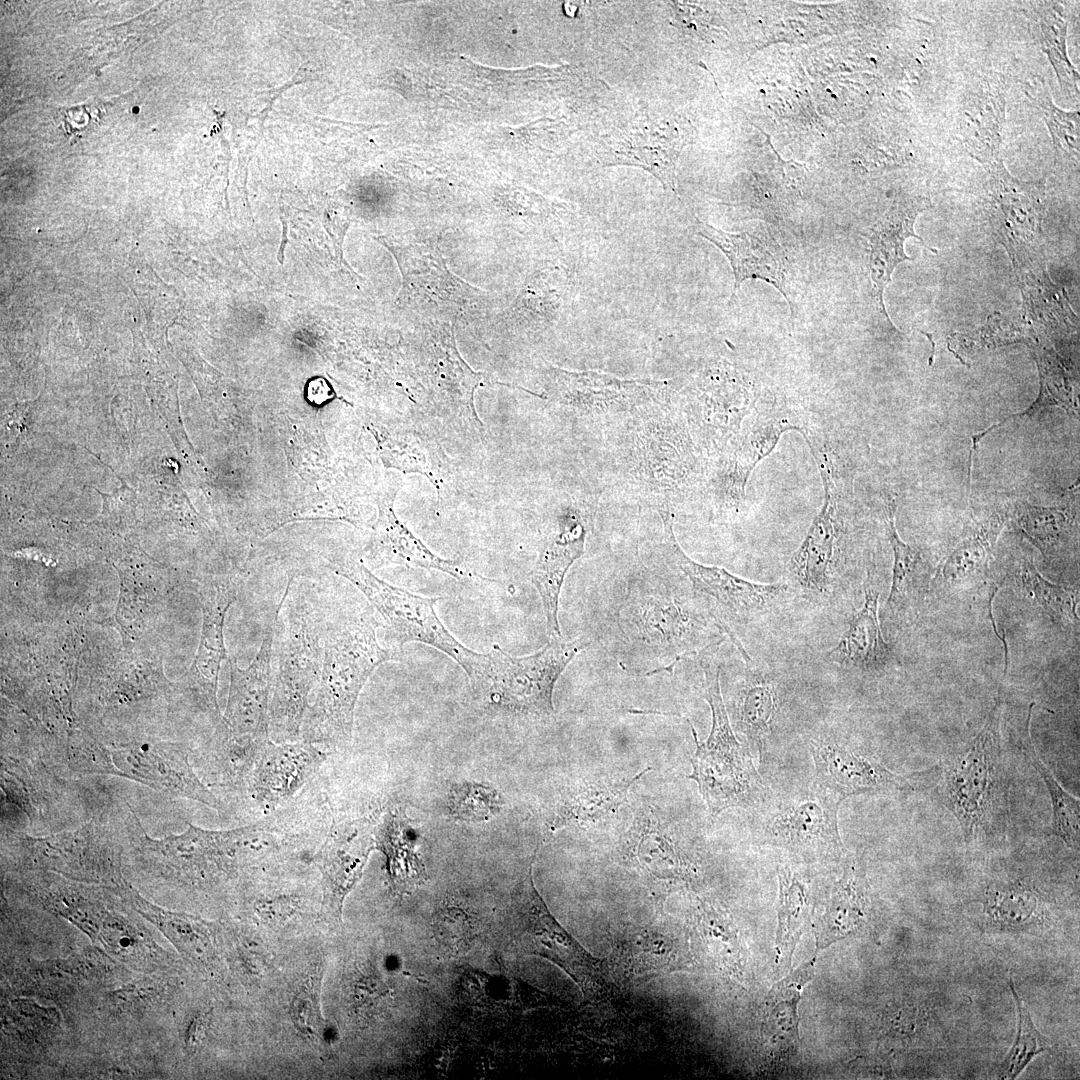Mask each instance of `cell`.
Returning a JSON list of instances; mask_svg holds the SVG:
<instances>
[{
    "label": "cell",
    "mask_w": 1080,
    "mask_h": 1080,
    "mask_svg": "<svg viewBox=\"0 0 1080 1080\" xmlns=\"http://www.w3.org/2000/svg\"><path fill=\"white\" fill-rule=\"evenodd\" d=\"M379 626L372 608L326 625L321 676L304 715L302 740L325 751L350 745L354 710L365 682L380 664L400 656L380 646Z\"/></svg>",
    "instance_id": "1"
},
{
    "label": "cell",
    "mask_w": 1080,
    "mask_h": 1080,
    "mask_svg": "<svg viewBox=\"0 0 1080 1080\" xmlns=\"http://www.w3.org/2000/svg\"><path fill=\"white\" fill-rule=\"evenodd\" d=\"M578 640L553 639L541 650L516 657L497 644L487 653L473 650L460 665L479 702L512 714L549 716L560 675L583 649Z\"/></svg>",
    "instance_id": "2"
},
{
    "label": "cell",
    "mask_w": 1080,
    "mask_h": 1080,
    "mask_svg": "<svg viewBox=\"0 0 1080 1080\" xmlns=\"http://www.w3.org/2000/svg\"><path fill=\"white\" fill-rule=\"evenodd\" d=\"M325 623L310 593L297 589L289 600L287 635L276 651L269 701V733L275 742H296L309 694L319 682Z\"/></svg>",
    "instance_id": "3"
},
{
    "label": "cell",
    "mask_w": 1080,
    "mask_h": 1080,
    "mask_svg": "<svg viewBox=\"0 0 1080 1080\" xmlns=\"http://www.w3.org/2000/svg\"><path fill=\"white\" fill-rule=\"evenodd\" d=\"M532 862L512 889L500 934L514 950L556 964L586 992L594 993L600 985L598 962L550 913L534 886Z\"/></svg>",
    "instance_id": "4"
},
{
    "label": "cell",
    "mask_w": 1080,
    "mask_h": 1080,
    "mask_svg": "<svg viewBox=\"0 0 1080 1080\" xmlns=\"http://www.w3.org/2000/svg\"><path fill=\"white\" fill-rule=\"evenodd\" d=\"M1002 702L997 699L985 724L965 750L942 771L937 792L968 840L988 825L1001 783Z\"/></svg>",
    "instance_id": "5"
},
{
    "label": "cell",
    "mask_w": 1080,
    "mask_h": 1080,
    "mask_svg": "<svg viewBox=\"0 0 1080 1080\" xmlns=\"http://www.w3.org/2000/svg\"><path fill=\"white\" fill-rule=\"evenodd\" d=\"M328 567L366 596L381 616L389 638L400 650L405 643H424L447 654L459 665L470 653L437 615L435 606L440 597L420 596L393 586L352 558L330 560Z\"/></svg>",
    "instance_id": "6"
},
{
    "label": "cell",
    "mask_w": 1080,
    "mask_h": 1080,
    "mask_svg": "<svg viewBox=\"0 0 1080 1080\" xmlns=\"http://www.w3.org/2000/svg\"><path fill=\"white\" fill-rule=\"evenodd\" d=\"M842 801L818 787L760 814L755 836L763 844L790 850L807 859L840 857L844 846L838 827Z\"/></svg>",
    "instance_id": "7"
},
{
    "label": "cell",
    "mask_w": 1080,
    "mask_h": 1080,
    "mask_svg": "<svg viewBox=\"0 0 1080 1080\" xmlns=\"http://www.w3.org/2000/svg\"><path fill=\"white\" fill-rule=\"evenodd\" d=\"M696 750L691 759L694 780L712 818L734 807L758 806L763 799L762 780L746 745L735 734L710 735L701 742L688 721Z\"/></svg>",
    "instance_id": "8"
},
{
    "label": "cell",
    "mask_w": 1080,
    "mask_h": 1080,
    "mask_svg": "<svg viewBox=\"0 0 1080 1080\" xmlns=\"http://www.w3.org/2000/svg\"><path fill=\"white\" fill-rule=\"evenodd\" d=\"M134 817L132 834L140 850L185 877L206 878L230 868L238 853L255 851L252 824L230 830H207L189 824L181 834L153 839Z\"/></svg>",
    "instance_id": "9"
},
{
    "label": "cell",
    "mask_w": 1080,
    "mask_h": 1080,
    "mask_svg": "<svg viewBox=\"0 0 1080 1080\" xmlns=\"http://www.w3.org/2000/svg\"><path fill=\"white\" fill-rule=\"evenodd\" d=\"M285 593L277 606L274 617L267 624L259 651L247 668H240L230 661L231 680L224 716L216 732L243 745L261 746L270 738L269 701L271 691V658L274 642V626L289 593Z\"/></svg>",
    "instance_id": "10"
},
{
    "label": "cell",
    "mask_w": 1080,
    "mask_h": 1080,
    "mask_svg": "<svg viewBox=\"0 0 1080 1080\" xmlns=\"http://www.w3.org/2000/svg\"><path fill=\"white\" fill-rule=\"evenodd\" d=\"M659 512L663 522V546L667 558L687 577L693 589L709 600L724 617L746 621L764 612L787 591L786 583H755L724 568L694 561L676 540L670 513L665 509Z\"/></svg>",
    "instance_id": "11"
},
{
    "label": "cell",
    "mask_w": 1080,
    "mask_h": 1080,
    "mask_svg": "<svg viewBox=\"0 0 1080 1080\" xmlns=\"http://www.w3.org/2000/svg\"><path fill=\"white\" fill-rule=\"evenodd\" d=\"M691 126L681 119L644 118L603 137V165H629L652 174L665 190L676 192V163L689 143Z\"/></svg>",
    "instance_id": "12"
},
{
    "label": "cell",
    "mask_w": 1080,
    "mask_h": 1080,
    "mask_svg": "<svg viewBox=\"0 0 1080 1080\" xmlns=\"http://www.w3.org/2000/svg\"><path fill=\"white\" fill-rule=\"evenodd\" d=\"M189 749L181 743L132 742L111 751L119 777L129 778L171 797L198 801L217 811L219 799L205 786L189 761Z\"/></svg>",
    "instance_id": "13"
},
{
    "label": "cell",
    "mask_w": 1080,
    "mask_h": 1080,
    "mask_svg": "<svg viewBox=\"0 0 1080 1080\" xmlns=\"http://www.w3.org/2000/svg\"><path fill=\"white\" fill-rule=\"evenodd\" d=\"M322 748L299 740H268L259 751L241 789L252 806L269 813L290 799L326 760Z\"/></svg>",
    "instance_id": "14"
},
{
    "label": "cell",
    "mask_w": 1080,
    "mask_h": 1080,
    "mask_svg": "<svg viewBox=\"0 0 1080 1080\" xmlns=\"http://www.w3.org/2000/svg\"><path fill=\"white\" fill-rule=\"evenodd\" d=\"M810 751L817 787L840 801L860 794L915 790L908 776L894 773L833 739L812 740Z\"/></svg>",
    "instance_id": "15"
},
{
    "label": "cell",
    "mask_w": 1080,
    "mask_h": 1080,
    "mask_svg": "<svg viewBox=\"0 0 1080 1080\" xmlns=\"http://www.w3.org/2000/svg\"><path fill=\"white\" fill-rule=\"evenodd\" d=\"M378 814L355 819H334L318 853L324 878V903L340 914L345 896L357 883L376 848Z\"/></svg>",
    "instance_id": "16"
},
{
    "label": "cell",
    "mask_w": 1080,
    "mask_h": 1080,
    "mask_svg": "<svg viewBox=\"0 0 1080 1080\" xmlns=\"http://www.w3.org/2000/svg\"><path fill=\"white\" fill-rule=\"evenodd\" d=\"M696 229L698 235L714 244L728 259L734 275L731 299L745 280L758 279L773 285L790 303L786 291L787 257L772 235L763 229L725 232L702 222H698Z\"/></svg>",
    "instance_id": "17"
},
{
    "label": "cell",
    "mask_w": 1080,
    "mask_h": 1080,
    "mask_svg": "<svg viewBox=\"0 0 1080 1080\" xmlns=\"http://www.w3.org/2000/svg\"><path fill=\"white\" fill-rule=\"evenodd\" d=\"M931 206L925 196L907 197L897 200L884 215L869 229L866 237L869 242V268L873 283V298L876 308L892 326L884 305L883 294L891 281L894 269L903 261L910 260L904 252L905 240L916 237L923 244L924 240L914 232L918 215ZM931 251L932 248L926 246ZM893 327V326H892Z\"/></svg>",
    "instance_id": "18"
},
{
    "label": "cell",
    "mask_w": 1080,
    "mask_h": 1080,
    "mask_svg": "<svg viewBox=\"0 0 1080 1080\" xmlns=\"http://www.w3.org/2000/svg\"><path fill=\"white\" fill-rule=\"evenodd\" d=\"M382 243L394 255L403 276L397 299L400 303L448 307L460 304L464 292L475 290L448 270L440 251L432 245L400 247Z\"/></svg>",
    "instance_id": "19"
},
{
    "label": "cell",
    "mask_w": 1080,
    "mask_h": 1080,
    "mask_svg": "<svg viewBox=\"0 0 1080 1080\" xmlns=\"http://www.w3.org/2000/svg\"><path fill=\"white\" fill-rule=\"evenodd\" d=\"M1006 82L984 76L964 95L959 130L968 153L985 165L999 157L1004 138Z\"/></svg>",
    "instance_id": "20"
},
{
    "label": "cell",
    "mask_w": 1080,
    "mask_h": 1080,
    "mask_svg": "<svg viewBox=\"0 0 1080 1080\" xmlns=\"http://www.w3.org/2000/svg\"><path fill=\"white\" fill-rule=\"evenodd\" d=\"M3 836L11 845L35 859L76 870L83 867L98 870L111 860L116 847L109 829L95 820L75 830L44 837L9 830Z\"/></svg>",
    "instance_id": "21"
},
{
    "label": "cell",
    "mask_w": 1080,
    "mask_h": 1080,
    "mask_svg": "<svg viewBox=\"0 0 1080 1080\" xmlns=\"http://www.w3.org/2000/svg\"><path fill=\"white\" fill-rule=\"evenodd\" d=\"M550 372L560 402L583 412L623 409L643 402L664 386L663 382L625 380L595 371L552 368Z\"/></svg>",
    "instance_id": "22"
},
{
    "label": "cell",
    "mask_w": 1080,
    "mask_h": 1080,
    "mask_svg": "<svg viewBox=\"0 0 1080 1080\" xmlns=\"http://www.w3.org/2000/svg\"><path fill=\"white\" fill-rule=\"evenodd\" d=\"M240 583L227 580L213 583L203 596L204 622L196 660L191 668L188 685L213 715L219 717L216 699L218 673L226 652L223 625L226 611L236 599Z\"/></svg>",
    "instance_id": "23"
},
{
    "label": "cell",
    "mask_w": 1080,
    "mask_h": 1080,
    "mask_svg": "<svg viewBox=\"0 0 1080 1080\" xmlns=\"http://www.w3.org/2000/svg\"><path fill=\"white\" fill-rule=\"evenodd\" d=\"M586 531L578 520H566L549 541L529 573L542 602L550 637L561 639L558 621L559 597L571 565L584 553Z\"/></svg>",
    "instance_id": "24"
},
{
    "label": "cell",
    "mask_w": 1080,
    "mask_h": 1080,
    "mask_svg": "<svg viewBox=\"0 0 1080 1080\" xmlns=\"http://www.w3.org/2000/svg\"><path fill=\"white\" fill-rule=\"evenodd\" d=\"M370 557L379 565L396 564L408 568L437 570L456 579L475 575L456 561L446 560L432 553L403 523L392 509L388 498L380 506L374 535L369 545Z\"/></svg>",
    "instance_id": "25"
},
{
    "label": "cell",
    "mask_w": 1080,
    "mask_h": 1080,
    "mask_svg": "<svg viewBox=\"0 0 1080 1080\" xmlns=\"http://www.w3.org/2000/svg\"><path fill=\"white\" fill-rule=\"evenodd\" d=\"M993 219L1011 233L1030 234L1040 228L1044 182H1027L1010 174L1001 158L984 165Z\"/></svg>",
    "instance_id": "26"
},
{
    "label": "cell",
    "mask_w": 1080,
    "mask_h": 1080,
    "mask_svg": "<svg viewBox=\"0 0 1080 1080\" xmlns=\"http://www.w3.org/2000/svg\"><path fill=\"white\" fill-rule=\"evenodd\" d=\"M823 478L825 485L823 506L788 564V570L794 580L804 592L812 595L826 593L831 585L837 537L836 502L824 474Z\"/></svg>",
    "instance_id": "27"
},
{
    "label": "cell",
    "mask_w": 1080,
    "mask_h": 1080,
    "mask_svg": "<svg viewBox=\"0 0 1080 1080\" xmlns=\"http://www.w3.org/2000/svg\"><path fill=\"white\" fill-rule=\"evenodd\" d=\"M816 954L776 982L764 999L760 1036L778 1054L794 1051L799 1042L798 1006L804 986L814 977Z\"/></svg>",
    "instance_id": "28"
},
{
    "label": "cell",
    "mask_w": 1080,
    "mask_h": 1080,
    "mask_svg": "<svg viewBox=\"0 0 1080 1080\" xmlns=\"http://www.w3.org/2000/svg\"><path fill=\"white\" fill-rule=\"evenodd\" d=\"M868 890L863 868L855 861L849 862L813 924L816 952L858 931L866 917Z\"/></svg>",
    "instance_id": "29"
},
{
    "label": "cell",
    "mask_w": 1080,
    "mask_h": 1080,
    "mask_svg": "<svg viewBox=\"0 0 1080 1080\" xmlns=\"http://www.w3.org/2000/svg\"><path fill=\"white\" fill-rule=\"evenodd\" d=\"M418 834L404 808L392 807L378 821L376 849L386 856L390 887L403 896L422 885L427 874L416 852Z\"/></svg>",
    "instance_id": "30"
},
{
    "label": "cell",
    "mask_w": 1080,
    "mask_h": 1080,
    "mask_svg": "<svg viewBox=\"0 0 1080 1080\" xmlns=\"http://www.w3.org/2000/svg\"><path fill=\"white\" fill-rule=\"evenodd\" d=\"M879 593L868 580L864 603L854 614L838 643L826 653V659L840 666L868 669L882 665L890 648L885 642L878 617Z\"/></svg>",
    "instance_id": "31"
},
{
    "label": "cell",
    "mask_w": 1080,
    "mask_h": 1080,
    "mask_svg": "<svg viewBox=\"0 0 1080 1080\" xmlns=\"http://www.w3.org/2000/svg\"><path fill=\"white\" fill-rule=\"evenodd\" d=\"M971 519L963 538L942 564L941 574L948 584L972 580L987 570L1006 513L988 511Z\"/></svg>",
    "instance_id": "32"
},
{
    "label": "cell",
    "mask_w": 1080,
    "mask_h": 1080,
    "mask_svg": "<svg viewBox=\"0 0 1080 1080\" xmlns=\"http://www.w3.org/2000/svg\"><path fill=\"white\" fill-rule=\"evenodd\" d=\"M779 907L776 931V971L790 967L793 953L810 915V886L805 876L789 865L778 870Z\"/></svg>",
    "instance_id": "33"
},
{
    "label": "cell",
    "mask_w": 1080,
    "mask_h": 1080,
    "mask_svg": "<svg viewBox=\"0 0 1080 1080\" xmlns=\"http://www.w3.org/2000/svg\"><path fill=\"white\" fill-rule=\"evenodd\" d=\"M648 770L644 769L628 779L589 781L568 790L554 819V826L559 828L567 823L593 822L608 817L618 809L631 784Z\"/></svg>",
    "instance_id": "34"
},
{
    "label": "cell",
    "mask_w": 1080,
    "mask_h": 1080,
    "mask_svg": "<svg viewBox=\"0 0 1080 1080\" xmlns=\"http://www.w3.org/2000/svg\"><path fill=\"white\" fill-rule=\"evenodd\" d=\"M774 683L761 674H751L741 686L735 703V723L747 742L761 751L770 735L779 710Z\"/></svg>",
    "instance_id": "35"
},
{
    "label": "cell",
    "mask_w": 1080,
    "mask_h": 1080,
    "mask_svg": "<svg viewBox=\"0 0 1080 1080\" xmlns=\"http://www.w3.org/2000/svg\"><path fill=\"white\" fill-rule=\"evenodd\" d=\"M1039 27V42L1059 86L1064 93L1079 95V73L1071 63L1066 46L1068 11L1059 1H1037L1032 5Z\"/></svg>",
    "instance_id": "36"
},
{
    "label": "cell",
    "mask_w": 1080,
    "mask_h": 1080,
    "mask_svg": "<svg viewBox=\"0 0 1080 1080\" xmlns=\"http://www.w3.org/2000/svg\"><path fill=\"white\" fill-rule=\"evenodd\" d=\"M1033 706L1034 703L1029 706L1027 719L1019 738V747L1026 759L1038 771L1047 787L1052 805V823L1049 834L1057 836L1066 846L1078 849L1080 842V802L1078 798L1072 796L1058 783L1053 773L1037 755L1030 734Z\"/></svg>",
    "instance_id": "37"
},
{
    "label": "cell",
    "mask_w": 1080,
    "mask_h": 1080,
    "mask_svg": "<svg viewBox=\"0 0 1080 1080\" xmlns=\"http://www.w3.org/2000/svg\"><path fill=\"white\" fill-rule=\"evenodd\" d=\"M1034 353L1041 380L1037 399L1026 410L1009 415L999 423L973 435L970 454H974L977 443L983 436L1008 420L1017 417H1030L1051 407H1059L1068 413L1078 414L1077 397H1075L1067 372L1058 357L1053 352L1042 348L1034 349Z\"/></svg>",
    "instance_id": "38"
},
{
    "label": "cell",
    "mask_w": 1080,
    "mask_h": 1080,
    "mask_svg": "<svg viewBox=\"0 0 1080 1080\" xmlns=\"http://www.w3.org/2000/svg\"><path fill=\"white\" fill-rule=\"evenodd\" d=\"M1024 93L1048 127L1055 157L1078 164L1080 156L1079 111H1065L1059 108L1053 101L1048 85L1040 76L1025 83Z\"/></svg>",
    "instance_id": "39"
},
{
    "label": "cell",
    "mask_w": 1080,
    "mask_h": 1080,
    "mask_svg": "<svg viewBox=\"0 0 1080 1080\" xmlns=\"http://www.w3.org/2000/svg\"><path fill=\"white\" fill-rule=\"evenodd\" d=\"M896 503L890 500L885 508L886 530L893 550V571L890 593L885 609L894 614L904 610L916 596L922 577V558L920 553L906 544L898 535L895 526Z\"/></svg>",
    "instance_id": "40"
},
{
    "label": "cell",
    "mask_w": 1080,
    "mask_h": 1080,
    "mask_svg": "<svg viewBox=\"0 0 1080 1080\" xmlns=\"http://www.w3.org/2000/svg\"><path fill=\"white\" fill-rule=\"evenodd\" d=\"M1019 531L1044 556L1055 555L1072 534L1075 514L1069 507L1024 505L1015 512Z\"/></svg>",
    "instance_id": "41"
},
{
    "label": "cell",
    "mask_w": 1080,
    "mask_h": 1080,
    "mask_svg": "<svg viewBox=\"0 0 1080 1080\" xmlns=\"http://www.w3.org/2000/svg\"><path fill=\"white\" fill-rule=\"evenodd\" d=\"M44 774L25 759L2 755L1 786L6 798L19 807L31 822L42 818L48 810V794H44Z\"/></svg>",
    "instance_id": "42"
},
{
    "label": "cell",
    "mask_w": 1080,
    "mask_h": 1080,
    "mask_svg": "<svg viewBox=\"0 0 1080 1080\" xmlns=\"http://www.w3.org/2000/svg\"><path fill=\"white\" fill-rule=\"evenodd\" d=\"M1017 578L1026 596L1053 618L1078 623L1074 593L1048 581L1031 561H1023Z\"/></svg>",
    "instance_id": "43"
},
{
    "label": "cell",
    "mask_w": 1080,
    "mask_h": 1080,
    "mask_svg": "<svg viewBox=\"0 0 1080 1080\" xmlns=\"http://www.w3.org/2000/svg\"><path fill=\"white\" fill-rule=\"evenodd\" d=\"M1010 988L1016 1003L1018 1025L1015 1042L1000 1067L1001 1079H1015L1036 1055L1048 1048L1047 1040L1035 1028L1027 1008L1015 991L1012 977Z\"/></svg>",
    "instance_id": "44"
},
{
    "label": "cell",
    "mask_w": 1080,
    "mask_h": 1080,
    "mask_svg": "<svg viewBox=\"0 0 1080 1080\" xmlns=\"http://www.w3.org/2000/svg\"><path fill=\"white\" fill-rule=\"evenodd\" d=\"M672 945L657 933L641 935L620 947L613 959L618 971L625 975L644 974L668 965Z\"/></svg>",
    "instance_id": "45"
},
{
    "label": "cell",
    "mask_w": 1080,
    "mask_h": 1080,
    "mask_svg": "<svg viewBox=\"0 0 1080 1080\" xmlns=\"http://www.w3.org/2000/svg\"><path fill=\"white\" fill-rule=\"evenodd\" d=\"M497 791L487 785L465 783L454 787L449 796L448 807L457 818L480 821L494 815L500 808Z\"/></svg>",
    "instance_id": "46"
},
{
    "label": "cell",
    "mask_w": 1080,
    "mask_h": 1080,
    "mask_svg": "<svg viewBox=\"0 0 1080 1080\" xmlns=\"http://www.w3.org/2000/svg\"><path fill=\"white\" fill-rule=\"evenodd\" d=\"M1037 905V895L1028 886L1018 882L995 888L987 894V908L1001 920L1022 921Z\"/></svg>",
    "instance_id": "47"
},
{
    "label": "cell",
    "mask_w": 1080,
    "mask_h": 1080,
    "mask_svg": "<svg viewBox=\"0 0 1080 1080\" xmlns=\"http://www.w3.org/2000/svg\"><path fill=\"white\" fill-rule=\"evenodd\" d=\"M650 611L645 612L643 617L646 634L656 636L657 638L664 639L669 642L671 639H679L690 630L689 620L672 602L660 603L658 609H656L655 602H652ZM662 642V640H661Z\"/></svg>",
    "instance_id": "48"
},
{
    "label": "cell",
    "mask_w": 1080,
    "mask_h": 1080,
    "mask_svg": "<svg viewBox=\"0 0 1080 1080\" xmlns=\"http://www.w3.org/2000/svg\"><path fill=\"white\" fill-rule=\"evenodd\" d=\"M161 918L168 922V930L182 949L198 953L201 952L200 948L206 946L208 941L206 931L197 919L166 913H163Z\"/></svg>",
    "instance_id": "49"
},
{
    "label": "cell",
    "mask_w": 1080,
    "mask_h": 1080,
    "mask_svg": "<svg viewBox=\"0 0 1080 1080\" xmlns=\"http://www.w3.org/2000/svg\"><path fill=\"white\" fill-rule=\"evenodd\" d=\"M317 996L315 986L311 988L307 985L293 1000L292 1011L297 1025L312 1036L318 1034L322 1023Z\"/></svg>",
    "instance_id": "50"
},
{
    "label": "cell",
    "mask_w": 1080,
    "mask_h": 1080,
    "mask_svg": "<svg viewBox=\"0 0 1080 1080\" xmlns=\"http://www.w3.org/2000/svg\"><path fill=\"white\" fill-rule=\"evenodd\" d=\"M282 222H283V233H282V239H281V243H280V248H279V251H278V254H277V259H278V261H279V263L281 265L283 264V261H284V249H285V246H286V244L288 242V239H287V231H288L287 224L284 221H282Z\"/></svg>",
    "instance_id": "51"
}]
</instances>
